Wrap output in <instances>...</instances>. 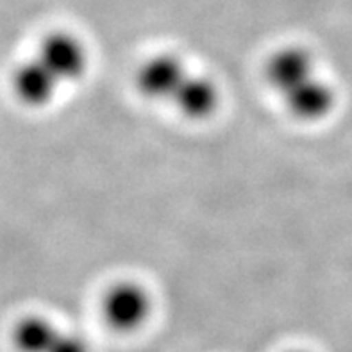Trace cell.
<instances>
[{"label": "cell", "instance_id": "6", "mask_svg": "<svg viewBox=\"0 0 352 352\" xmlns=\"http://www.w3.org/2000/svg\"><path fill=\"white\" fill-rule=\"evenodd\" d=\"M63 86L40 59L32 58L13 74V91L27 107H45L56 100Z\"/></svg>", "mask_w": 352, "mask_h": 352}, {"label": "cell", "instance_id": "5", "mask_svg": "<svg viewBox=\"0 0 352 352\" xmlns=\"http://www.w3.org/2000/svg\"><path fill=\"white\" fill-rule=\"evenodd\" d=\"M281 98L290 115L300 122L324 120L336 106L335 88L320 76L311 77Z\"/></svg>", "mask_w": 352, "mask_h": 352}, {"label": "cell", "instance_id": "7", "mask_svg": "<svg viewBox=\"0 0 352 352\" xmlns=\"http://www.w3.org/2000/svg\"><path fill=\"white\" fill-rule=\"evenodd\" d=\"M170 104L177 107V111L190 120H206L219 109L220 89L210 77L190 72V76Z\"/></svg>", "mask_w": 352, "mask_h": 352}, {"label": "cell", "instance_id": "3", "mask_svg": "<svg viewBox=\"0 0 352 352\" xmlns=\"http://www.w3.org/2000/svg\"><path fill=\"white\" fill-rule=\"evenodd\" d=\"M36 58L49 68L61 86L77 82L88 70V50L68 32H52L41 41Z\"/></svg>", "mask_w": 352, "mask_h": 352}, {"label": "cell", "instance_id": "10", "mask_svg": "<svg viewBox=\"0 0 352 352\" xmlns=\"http://www.w3.org/2000/svg\"><path fill=\"white\" fill-rule=\"evenodd\" d=\"M294 352H304V351H294Z\"/></svg>", "mask_w": 352, "mask_h": 352}, {"label": "cell", "instance_id": "1", "mask_svg": "<svg viewBox=\"0 0 352 352\" xmlns=\"http://www.w3.org/2000/svg\"><path fill=\"white\" fill-rule=\"evenodd\" d=\"M152 299L142 285L124 281L111 286L102 299V315L107 326L120 333H133L148 320Z\"/></svg>", "mask_w": 352, "mask_h": 352}, {"label": "cell", "instance_id": "9", "mask_svg": "<svg viewBox=\"0 0 352 352\" xmlns=\"http://www.w3.org/2000/svg\"><path fill=\"white\" fill-rule=\"evenodd\" d=\"M50 352H91L89 351V345L85 338L77 333H72V331H65L59 335L58 342L54 344V347L50 349Z\"/></svg>", "mask_w": 352, "mask_h": 352}, {"label": "cell", "instance_id": "4", "mask_svg": "<svg viewBox=\"0 0 352 352\" xmlns=\"http://www.w3.org/2000/svg\"><path fill=\"white\" fill-rule=\"evenodd\" d=\"M265 76L270 88L279 97H285L292 89L318 76L317 61L313 54L302 47H285L268 58Z\"/></svg>", "mask_w": 352, "mask_h": 352}, {"label": "cell", "instance_id": "8", "mask_svg": "<svg viewBox=\"0 0 352 352\" xmlns=\"http://www.w3.org/2000/svg\"><path fill=\"white\" fill-rule=\"evenodd\" d=\"M61 331L56 322L32 315L18 322L13 331V344L18 352H50Z\"/></svg>", "mask_w": 352, "mask_h": 352}, {"label": "cell", "instance_id": "2", "mask_svg": "<svg viewBox=\"0 0 352 352\" xmlns=\"http://www.w3.org/2000/svg\"><path fill=\"white\" fill-rule=\"evenodd\" d=\"M188 76L190 68L179 56L157 54L142 63V67L136 70L134 85L143 98L172 102Z\"/></svg>", "mask_w": 352, "mask_h": 352}]
</instances>
